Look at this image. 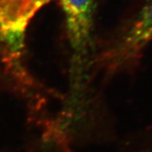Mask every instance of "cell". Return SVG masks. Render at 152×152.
<instances>
[{
  "instance_id": "1",
  "label": "cell",
  "mask_w": 152,
  "mask_h": 152,
  "mask_svg": "<svg viewBox=\"0 0 152 152\" xmlns=\"http://www.w3.org/2000/svg\"><path fill=\"white\" fill-rule=\"evenodd\" d=\"M70 50L69 85L64 105L84 108L95 96L92 32L98 0H59Z\"/></svg>"
},
{
  "instance_id": "4",
  "label": "cell",
  "mask_w": 152,
  "mask_h": 152,
  "mask_svg": "<svg viewBox=\"0 0 152 152\" xmlns=\"http://www.w3.org/2000/svg\"><path fill=\"white\" fill-rule=\"evenodd\" d=\"M120 152H152V136L136 139L124 145Z\"/></svg>"
},
{
  "instance_id": "2",
  "label": "cell",
  "mask_w": 152,
  "mask_h": 152,
  "mask_svg": "<svg viewBox=\"0 0 152 152\" xmlns=\"http://www.w3.org/2000/svg\"><path fill=\"white\" fill-rule=\"evenodd\" d=\"M152 43V0H134L130 10L94 61L104 79L132 74Z\"/></svg>"
},
{
  "instance_id": "3",
  "label": "cell",
  "mask_w": 152,
  "mask_h": 152,
  "mask_svg": "<svg viewBox=\"0 0 152 152\" xmlns=\"http://www.w3.org/2000/svg\"><path fill=\"white\" fill-rule=\"evenodd\" d=\"M49 0H0V46L21 55L23 38L32 18Z\"/></svg>"
}]
</instances>
